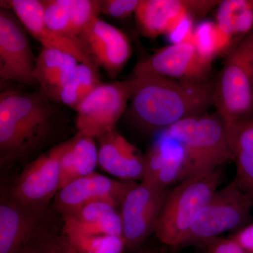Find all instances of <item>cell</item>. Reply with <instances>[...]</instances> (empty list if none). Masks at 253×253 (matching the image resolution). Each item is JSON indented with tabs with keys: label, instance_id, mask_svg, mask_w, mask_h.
I'll return each mask as SVG.
<instances>
[{
	"label": "cell",
	"instance_id": "12",
	"mask_svg": "<svg viewBox=\"0 0 253 253\" xmlns=\"http://www.w3.org/2000/svg\"><path fill=\"white\" fill-rule=\"evenodd\" d=\"M27 31L14 12L0 10V76L4 81L31 84L36 59Z\"/></svg>",
	"mask_w": 253,
	"mask_h": 253
},
{
	"label": "cell",
	"instance_id": "8",
	"mask_svg": "<svg viewBox=\"0 0 253 253\" xmlns=\"http://www.w3.org/2000/svg\"><path fill=\"white\" fill-rule=\"evenodd\" d=\"M135 81L101 83L76 107L78 133L99 138L114 129L129 104Z\"/></svg>",
	"mask_w": 253,
	"mask_h": 253
},
{
	"label": "cell",
	"instance_id": "23",
	"mask_svg": "<svg viewBox=\"0 0 253 253\" xmlns=\"http://www.w3.org/2000/svg\"><path fill=\"white\" fill-rule=\"evenodd\" d=\"M216 23L232 38H244L253 30V0L221 1Z\"/></svg>",
	"mask_w": 253,
	"mask_h": 253
},
{
	"label": "cell",
	"instance_id": "17",
	"mask_svg": "<svg viewBox=\"0 0 253 253\" xmlns=\"http://www.w3.org/2000/svg\"><path fill=\"white\" fill-rule=\"evenodd\" d=\"M6 4L12 9L24 28L43 47L54 48L72 55L81 63L99 69L83 49L79 39L57 34L47 27L44 20V5L38 0H11Z\"/></svg>",
	"mask_w": 253,
	"mask_h": 253
},
{
	"label": "cell",
	"instance_id": "25",
	"mask_svg": "<svg viewBox=\"0 0 253 253\" xmlns=\"http://www.w3.org/2000/svg\"><path fill=\"white\" fill-rule=\"evenodd\" d=\"M99 69L84 63H79L76 73L63 86L57 101L76 109L80 103L101 83Z\"/></svg>",
	"mask_w": 253,
	"mask_h": 253
},
{
	"label": "cell",
	"instance_id": "6",
	"mask_svg": "<svg viewBox=\"0 0 253 253\" xmlns=\"http://www.w3.org/2000/svg\"><path fill=\"white\" fill-rule=\"evenodd\" d=\"M48 206H25L7 194L1 195L0 253H36L59 235L54 216Z\"/></svg>",
	"mask_w": 253,
	"mask_h": 253
},
{
	"label": "cell",
	"instance_id": "24",
	"mask_svg": "<svg viewBox=\"0 0 253 253\" xmlns=\"http://www.w3.org/2000/svg\"><path fill=\"white\" fill-rule=\"evenodd\" d=\"M232 40L216 22L203 21L195 26L191 42L199 56L206 62L212 63L217 56L229 49Z\"/></svg>",
	"mask_w": 253,
	"mask_h": 253
},
{
	"label": "cell",
	"instance_id": "29",
	"mask_svg": "<svg viewBox=\"0 0 253 253\" xmlns=\"http://www.w3.org/2000/svg\"><path fill=\"white\" fill-rule=\"evenodd\" d=\"M63 219L72 223L73 225L86 234L124 237L122 219L120 211L91 224H80L68 218L63 217Z\"/></svg>",
	"mask_w": 253,
	"mask_h": 253
},
{
	"label": "cell",
	"instance_id": "21",
	"mask_svg": "<svg viewBox=\"0 0 253 253\" xmlns=\"http://www.w3.org/2000/svg\"><path fill=\"white\" fill-rule=\"evenodd\" d=\"M99 165L98 148L94 138L77 133L60 161V189L70 183L95 172Z\"/></svg>",
	"mask_w": 253,
	"mask_h": 253
},
{
	"label": "cell",
	"instance_id": "30",
	"mask_svg": "<svg viewBox=\"0 0 253 253\" xmlns=\"http://www.w3.org/2000/svg\"><path fill=\"white\" fill-rule=\"evenodd\" d=\"M141 0H98L100 13L112 17H129L140 4Z\"/></svg>",
	"mask_w": 253,
	"mask_h": 253
},
{
	"label": "cell",
	"instance_id": "5",
	"mask_svg": "<svg viewBox=\"0 0 253 253\" xmlns=\"http://www.w3.org/2000/svg\"><path fill=\"white\" fill-rule=\"evenodd\" d=\"M165 130L182 146L195 175L231 161L226 125L218 115L205 113L186 118Z\"/></svg>",
	"mask_w": 253,
	"mask_h": 253
},
{
	"label": "cell",
	"instance_id": "33",
	"mask_svg": "<svg viewBox=\"0 0 253 253\" xmlns=\"http://www.w3.org/2000/svg\"><path fill=\"white\" fill-rule=\"evenodd\" d=\"M36 253H72L62 233L42 246Z\"/></svg>",
	"mask_w": 253,
	"mask_h": 253
},
{
	"label": "cell",
	"instance_id": "13",
	"mask_svg": "<svg viewBox=\"0 0 253 253\" xmlns=\"http://www.w3.org/2000/svg\"><path fill=\"white\" fill-rule=\"evenodd\" d=\"M78 39L95 64L112 76L123 71L132 53L128 37L99 17L91 21Z\"/></svg>",
	"mask_w": 253,
	"mask_h": 253
},
{
	"label": "cell",
	"instance_id": "2",
	"mask_svg": "<svg viewBox=\"0 0 253 253\" xmlns=\"http://www.w3.org/2000/svg\"><path fill=\"white\" fill-rule=\"evenodd\" d=\"M41 94H23L14 90L0 96V161L12 164L26 157L49 131L52 109Z\"/></svg>",
	"mask_w": 253,
	"mask_h": 253
},
{
	"label": "cell",
	"instance_id": "27",
	"mask_svg": "<svg viewBox=\"0 0 253 253\" xmlns=\"http://www.w3.org/2000/svg\"><path fill=\"white\" fill-rule=\"evenodd\" d=\"M44 20L51 31L68 38L78 39L73 36L69 16L64 0H44Z\"/></svg>",
	"mask_w": 253,
	"mask_h": 253
},
{
	"label": "cell",
	"instance_id": "35",
	"mask_svg": "<svg viewBox=\"0 0 253 253\" xmlns=\"http://www.w3.org/2000/svg\"><path fill=\"white\" fill-rule=\"evenodd\" d=\"M132 253H156L154 251H149V250H138L135 252Z\"/></svg>",
	"mask_w": 253,
	"mask_h": 253
},
{
	"label": "cell",
	"instance_id": "10",
	"mask_svg": "<svg viewBox=\"0 0 253 253\" xmlns=\"http://www.w3.org/2000/svg\"><path fill=\"white\" fill-rule=\"evenodd\" d=\"M69 140L55 146L28 165L7 194L19 204L45 207L60 190V161Z\"/></svg>",
	"mask_w": 253,
	"mask_h": 253
},
{
	"label": "cell",
	"instance_id": "1",
	"mask_svg": "<svg viewBox=\"0 0 253 253\" xmlns=\"http://www.w3.org/2000/svg\"><path fill=\"white\" fill-rule=\"evenodd\" d=\"M132 78L135 86L129 112L149 130H163L186 118L205 114L214 104V80L189 83L152 75Z\"/></svg>",
	"mask_w": 253,
	"mask_h": 253
},
{
	"label": "cell",
	"instance_id": "31",
	"mask_svg": "<svg viewBox=\"0 0 253 253\" xmlns=\"http://www.w3.org/2000/svg\"><path fill=\"white\" fill-rule=\"evenodd\" d=\"M194 18L191 14L186 15L169 31L167 36L172 44L192 41L195 28Z\"/></svg>",
	"mask_w": 253,
	"mask_h": 253
},
{
	"label": "cell",
	"instance_id": "15",
	"mask_svg": "<svg viewBox=\"0 0 253 253\" xmlns=\"http://www.w3.org/2000/svg\"><path fill=\"white\" fill-rule=\"evenodd\" d=\"M143 182L168 189L194 176L182 146L163 129L160 131L149 154ZM141 181V182H142Z\"/></svg>",
	"mask_w": 253,
	"mask_h": 253
},
{
	"label": "cell",
	"instance_id": "22",
	"mask_svg": "<svg viewBox=\"0 0 253 253\" xmlns=\"http://www.w3.org/2000/svg\"><path fill=\"white\" fill-rule=\"evenodd\" d=\"M61 233L72 253H124L126 250L124 237L86 234L66 219Z\"/></svg>",
	"mask_w": 253,
	"mask_h": 253
},
{
	"label": "cell",
	"instance_id": "36",
	"mask_svg": "<svg viewBox=\"0 0 253 253\" xmlns=\"http://www.w3.org/2000/svg\"><path fill=\"white\" fill-rule=\"evenodd\" d=\"M251 119H253V109L252 118H251Z\"/></svg>",
	"mask_w": 253,
	"mask_h": 253
},
{
	"label": "cell",
	"instance_id": "32",
	"mask_svg": "<svg viewBox=\"0 0 253 253\" xmlns=\"http://www.w3.org/2000/svg\"><path fill=\"white\" fill-rule=\"evenodd\" d=\"M208 253H249L231 237H219L204 244Z\"/></svg>",
	"mask_w": 253,
	"mask_h": 253
},
{
	"label": "cell",
	"instance_id": "18",
	"mask_svg": "<svg viewBox=\"0 0 253 253\" xmlns=\"http://www.w3.org/2000/svg\"><path fill=\"white\" fill-rule=\"evenodd\" d=\"M79 63L76 57L61 50L43 47L36 58L33 78L43 94L57 101L60 91L73 77Z\"/></svg>",
	"mask_w": 253,
	"mask_h": 253
},
{
	"label": "cell",
	"instance_id": "26",
	"mask_svg": "<svg viewBox=\"0 0 253 253\" xmlns=\"http://www.w3.org/2000/svg\"><path fill=\"white\" fill-rule=\"evenodd\" d=\"M73 36L78 38L82 32L100 14L98 0H64Z\"/></svg>",
	"mask_w": 253,
	"mask_h": 253
},
{
	"label": "cell",
	"instance_id": "7",
	"mask_svg": "<svg viewBox=\"0 0 253 253\" xmlns=\"http://www.w3.org/2000/svg\"><path fill=\"white\" fill-rule=\"evenodd\" d=\"M253 200L236 181L218 189L198 213L182 246L206 244L228 231H239L253 222Z\"/></svg>",
	"mask_w": 253,
	"mask_h": 253
},
{
	"label": "cell",
	"instance_id": "4",
	"mask_svg": "<svg viewBox=\"0 0 253 253\" xmlns=\"http://www.w3.org/2000/svg\"><path fill=\"white\" fill-rule=\"evenodd\" d=\"M214 105L226 126L252 118L253 30L233 50L216 81Z\"/></svg>",
	"mask_w": 253,
	"mask_h": 253
},
{
	"label": "cell",
	"instance_id": "14",
	"mask_svg": "<svg viewBox=\"0 0 253 253\" xmlns=\"http://www.w3.org/2000/svg\"><path fill=\"white\" fill-rule=\"evenodd\" d=\"M135 184L115 180L94 172L60 189L54 198V208L64 217L94 201H107L121 208L126 194Z\"/></svg>",
	"mask_w": 253,
	"mask_h": 253
},
{
	"label": "cell",
	"instance_id": "34",
	"mask_svg": "<svg viewBox=\"0 0 253 253\" xmlns=\"http://www.w3.org/2000/svg\"><path fill=\"white\" fill-rule=\"evenodd\" d=\"M230 237L235 240L248 252L253 253V222L234 232Z\"/></svg>",
	"mask_w": 253,
	"mask_h": 253
},
{
	"label": "cell",
	"instance_id": "16",
	"mask_svg": "<svg viewBox=\"0 0 253 253\" xmlns=\"http://www.w3.org/2000/svg\"><path fill=\"white\" fill-rule=\"evenodd\" d=\"M99 166L105 172L126 182L144 179L146 158L116 128L99 136Z\"/></svg>",
	"mask_w": 253,
	"mask_h": 253
},
{
	"label": "cell",
	"instance_id": "19",
	"mask_svg": "<svg viewBox=\"0 0 253 253\" xmlns=\"http://www.w3.org/2000/svg\"><path fill=\"white\" fill-rule=\"evenodd\" d=\"M134 14L143 35L155 38L167 36L179 20L191 13L185 0H141Z\"/></svg>",
	"mask_w": 253,
	"mask_h": 253
},
{
	"label": "cell",
	"instance_id": "28",
	"mask_svg": "<svg viewBox=\"0 0 253 253\" xmlns=\"http://www.w3.org/2000/svg\"><path fill=\"white\" fill-rule=\"evenodd\" d=\"M118 206L107 201H97L85 205L68 218L80 224H91L118 212Z\"/></svg>",
	"mask_w": 253,
	"mask_h": 253
},
{
	"label": "cell",
	"instance_id": "20",
	"mask_svg": "<svg viewBox=\"0 0 253 253\" xmlns=\"http://www.w3.org/2000/svg\"><path fill=\"white\" fill-rule=\"evenodd\" d=\"M228 146L236 167V181L253 201V119L226 125Z\"/></svg>",
	"mask_w": 253,
	"mask_h": 253
},
{
	"label": "cell",
	"instance_id": "3",
	"mask_svg": "<svg viewBox=\"0 0 253 253\" xmlns=\"http://www.w3.org/2000/svg\"><path fill=\"white\" fill-rule=\"evenodd\" d=\"M223 174L219 168L192 176L169 190L154 232L162 244L182 246L195 217L219 189Z\"/></svg>",
	"mask_w": 253,
	"mask_h": 253
},
{
	"label": "cell",
	"instance_id": "9",
	"mask_svg": "<svg viewBox=\"0 0 253 253\" xmlns=\"http://www.w3.org/2000/svg\"><path fill=\"white\" fill-rule=\"evenodd\" d=\"M169 191L142 181L128 191L120 208L126 250L138 251L155 232Z\"/></svg>",
	"mask_w": 253,
	"mask_h": 253
},
{
	"label": "cell",
	"instance_id": "11",
	"mask_svg": "<svg viewBox=\"0 0 253 253\" xmlns=\"http://www.w3.org/2000/svg\"><path fill=\"white\" fill-rule=\"evenodd\" d=\"M211 68L212 63L204 61L193 43L187 42L158 49L136 64L133 77L152 75L184 83H201L210 80Z\"/></svg>",
	"mask_w": 253,
	"mask_h": 253
}]
</instances>
